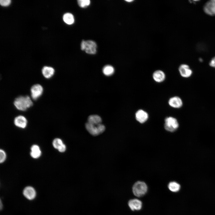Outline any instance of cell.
Segmentation results:
<instances>
[{"mask_svg":"<svg viewBox=\"0 0 215 215\" xmlns=\"http://www.w3.org/2000/svg\"><path fill=\"white\" fill-rule=\"evenodd\" d=\"M54 69L51 67L45 66L42 69V72L43 76L47 79L51 78L55 73Z\"/></svg>","mask_w":215,"mask_h":215,"instance_id":"9a60e30c","label":"cell"},{"mask_svg":"<svg viewBox=\"0 0 215 215\" xmlns=\"http://www.w3.org/2000/svg\"><path fill=\"white\" fill-rule=\"evenodd\" d=\"M168 188L171 191L173 192H177L180 190L181 186L177 182L172 181L168 183Z\"/></svg>","mask_w":215,"mask_h":215,"instance_id":"ac0fdd59","label":"cell"},{"mask_svg":"<svg viewBox=\"0 0 215 215\" xmlns=\"http://www.w3.org/2000/svg\"><path fill=\"white\" fill-rule=\"evenodd\" d=\"M204 12L211 16H215V0H210L207 2L203 7Z\"/></svg>","mask_w":215,"mask_h":215,"instance_id":"ba28073f","label":"cell"},{"mask_svg":"<svg viewBox=\"0 0 215 215\" xmlns=\"http://www.w3.org/2000/svg\"><path fill=\"white\" fill-rule=\"evenodd\" d=\"M102 121L101 117L97 115H90L88 118V122L95 125L101 124Z\"/></svg>","mask_w":215,"mask_h":215,"instance_id":"e0dca14e","label":"cell"},{"mask_svg":"<svg viewBox=\"0 0 215 215\" xmlns=\"http://www.w3.org/2000/svg\"><path fill=\"white\" fill-rule=\"evenodd\" d=\"M168 104L171 107L176 108H181L183 105L182 99L177 96H174L169 99Z\"/></svg>","mask_w":215,"mask_h":215,"instance_id":"7c38bea8","label":"cell"},{"mask_svg":"<svg viewBox=\"0 0 215 215\" xmlns=\"http://www.w3.org/2000/svg\"><path fill=\"white\" fill-rule=\"evenodd\" d=\"M152 77L155 82L161 83L165 80L166 76L163 71L161 70H157L153 73Z\"/></svg>","mask_w":215,"mask_h":215,"instance_id":"5bb4252c","label":"cell"},{"mask_svg":"<svg viewBox=\"0 0 215 215\" xmlns=\"http://www.w3.org/2000/svg\"><path fill=\"white\" fill-rule=\"evenodd\" d=\"M63 144L62 140L58 138L55 139L53 141L52 143L54 148L57 150Z\"/></svg>","mask_w":215,"mask_h":215,"instance_id":"44dd1931","label":"cell"},{"mask_svg":"<svg viewBox=\"0 0 215 215\" xmlns=\"http://www.w3.org/2000/svg\"><path fill=\"white\" fill-rule=\"evenodd\" d=\"M126 1L128 2H132L133 1V0H126Z\"/></svg>","mask_w":215,"mask_h":215,"instance_id":"4316f807","label":"cell"},{"mask_svg":"<svg viewBox=\"0 0 215 215\" xmlns=\"http://www.w3.org/2000/svg\"><path fill=\"white\" fill-rule=\"evenodd\" d=\"M43 88L42 86L39 84H36L33 85L30 89L31 95L33 99L36 100L42 95Z\"/></svg>","mask_w":215,"mask_h":215,"instance_id":"8992f818","label":"cell"},{"mask_svg":"<svg viewBox=\"0 0 215 215\" xmlns=\"http://www.w3.org/2000/svg\"><path fill=\"white\" fill-rule=\"evenodd\" d=\"M11 2L10 0H1L0 1V3L2 6H7L10 4Z\"/></svg>","mask_w":215,"mask_h":215,"instance_id":"cb8c5ba5","label":"cell"},{"mask_svg":"<svg viewBox=\"0 0 215 215\" xmlns=\"http://www.w3.org/2000/svg\"><path fill=\"white\" fill-rule=\"evenodd\" d=\"M66 147L65 145L64 144L62 145L58 150V151L61 153L64 152L66 150Z\"/></svg>","mask_w":215,"mask_h":215,"instance_id":"484cf974","label":"cell"},{"mask_svg":"<svg viewBox=\"0 0 215 215\" xmlns=\"http://www.w3.org/2000/svg\"><path fill=\"white\" fill-rule=\"evenodd\" d=\"M81 49L87 53L93 54L96 53L97 45L96 43L92 40H83L81 43Z\"/></svg>","mask_w":215,"mask_h":215,"instance_id":"277c9868","label":"cell"},{"mask_svg":"<svg viewBox=\"0 0 215 215\" xmlns=\"http://www.w3.org/2000/svg\"><path fill=\"white\" fill-rule=\"evenodd\" d=\"M179 126L177 120L175 118L169 116L165 118L164 127L167 130L173 132L176 130Z\"/></svg>","mask_w":215,"mask_h":215,"instance_id":"5b68a950","label":"cell"},{"mask_svg":"<svg viewBox=\"0 0 215 215\" xmlns=\"http://www.w3.org/2000/svg\"><path fill=\"white\" fill-rule=\"evenodd\" d=\"M85 127L88 131L94 136L102 133L105 130V126L101 124L95 125L87 122L85 124Z\"/></svg>","mask_w":215,"mask_h":215,"instance_id":"3957f363","label":"cell"},{"mask_svg":"<svg viewBox=\"0 0 215 215\" xmlns=\"http://www.w3.org/2000/svg\"><path fill=\"white\" fill-rule=\"evenodd\" d=\"M128 205L130 209L133 211H139L142 207V202L139 200L137 199H132L130 200L128 203Z\"/></svg>","mask_w":215,"mask_h":215,"instance_id":"8fae6325","label":"cell"},{"mask_svg":"<svg viewBox=\"0 0 215 215\" xmlns=\"http://www.w3.org/2000/svg\"><path fill=\"white\" fill-rule=\"evenodd\" d=\"M178 69L181 76L184 78L189 77L192 74V71L189 66L186 64H181L179 67Z\"/></svg>","mask_w":215,"mask_h":215,"instance_id":"30bf717a","label":"cell"},{"mask_svg":"<svg viewBox=\"0 0 215 215\" xmlns=\"http://www.w3.org/2000/svg\"><path fill=\"white\" fill-rule=\"evenodd\" d=\"M13 103L17 109L22 111L26 110L33 105L30 97L28 96H18L15 99Z\"/></svg>","mask_w":215,"mask_h":215,"instance_id":"6da1fadb","label":"cell"},{"mask_svg":"<svg viewBox=\"0 0 215 215\" xmlns=\"http://www.w3.org/2000/svg\"><path fill=\"white\" fill-rule=\"evenodd\" d=\"M0 162L3 163L5 160L6 157V154L5 151L3 150H0Z\"/></svg>","mask_w":215,"mask_h":215,"instance_id":"603a6c76","label":"cell"},{"mask_svg":"<svg viewBox=\"0 0 215 215\" xmlns=\"http://www.w3.org/2000/svg\"><path fill=\"white\" fill-rule=\"evenodd\" d=\"M14 122L16 126L22 128H24L26 127L27 122L26 118L22 115H19L16 117Z\"/></svg>","mask_w":215,"mask_h":215,"instance_id":"4fadbf2b","label":"cell"},{"mask_svg":"<svg viewBox=\"0 0 215 215\" xmlns=\"http://www.w3.org/2000/svg\"><path fill=\"white\" fill-rule=\"evenodd\" d=\"M23 194L24 197L29 200H32L35 199L36 195V192L35 189L32 186H27L24 189Z\"/></svg>","mask_w":215,"mask_h":215,"instance_id":"52a82bcc","label":"cell"},{"mask_svg":"<svg viewBox=\"0 0 215 215\" xmlns=\"http://www.w3.org/2000/svg\"><path fill=\"white\" fill-rule=\"evenodd\" d=\"M64 22L68 24H72L74 22V19L73 15L70 13H67L63 16Z\"/></svg>","mask_w":215,"mask_h":215,"instance_id":"d6986e66","label":"cell"},{"mask_svg":"<svg viewBox=\"0 0 215 215\" xmlns=\"http://www.w3.org/2000/svg\"><path fill=\"white\" fill-rule=\"evenodd\" d=\"M41 154V151L38 145H34L31 146L30 152V155L31 157L34 159H37L39 157Z\"/></svg>","mask_w":215,"mask_h":215,"instance_id":"2e32d148","label":"cell"},{"mask_svg":"<svg viewBox=\"0 0 215 215\" xmlns=\"http://www.w3.org/2000/svg\"><path fill=\"white\" fill-rule=\"evenodd\" d=\"M209 64L211 67L215 68V56L211 60Z\"/></svg>","mask_w":215,"mask_h":215,"instance_id":"d4e9b609","label":"cell"},{"mask_svg":"<svg viewBox=\"0 0 215 215\" xmlns=\"http://www.w3.org/2000/svg\"><path fill=\"white\" fill-rule=\"evenodd\" d=\"M135 117L136 120L141 123L145 122L149 117L148 113L143 110L141 109L137 110L135 114Z\"/></svg>","mask_w":215,"mask_h":215,"instance_id":"9c48e42d","label":"cell"},{"mask_svg":"<svg viewBox=\"0 0 215 215\" xmlns=\"http://www.w3.org/2000/svg\"><path fill=\"white\" fill-rule=\"evenodd\" d=\"M77 1L79 5L83 8L87 7L90 3L89 0H79Z\"/></svg>","mask_w":215,"mask_h":215,"instance_id":"7402d4cb","label":"cell"},{"mask_svg":"<svg viewBox=\"0 0 215 215\" xmlns=\"http://www.w3.org/2000/svg\"><path fill=\"white\" fill-rule=\"evenodd\" d=\"M148 189V187L146 184L141 181L136 182L132 187L133 194L138 197H141L144 196L147 192Z\"/></svg>","mask_w":215,"mask_h":215,"instance_id":"7a4b0ae2","label":"cell"},{"mask_svg":"<svg viewBox=\"0 0 215 215\" xmlns=\"http://www.w3.org/2000/svg\"><path fill=\"white\" fill-rule=\"evenodd\" d=\"M102 71L104 75L109 76L114 73V69L113 66L110 65H107L103 68Z\"/></svg>","mask_w":215,"mask_h":215,"instance_id":"ffe728a7","label":"cell"}]
</instances>
